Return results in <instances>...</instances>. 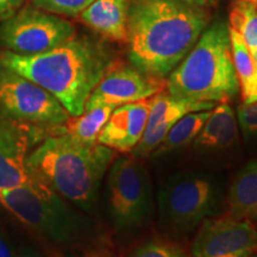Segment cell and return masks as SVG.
I'll use <instances>...</instances> for the list:
<instances>
[{
  "instance_id": "cell-26",
  "label": "cell",
  "mask_w": 257,
  "mask_h": 257,
  "mask_svg": "<svg viewBox=\"0 0 257 257\" xmlns=\"http://www.w3.org/2000/svg\"><path fill=\"white\" fill-rule=\"evenodd\" d=\"M27 0H0V22L15 15Z\"/></svg>"
},
{
  "instance_id": "cell-10",
  "label": "cell",
  "mask_w": 257,
  "mask_h": 257,
  "mask_svg": "<svg viewBox=\"0 0 257 257\" xmlns=\"http://www.w3.org/2000/svg\"><path fill=\"white\" fill-rule=\"evenodd\" d=\"M166 87L163 79L148 75L133 64L112 61L86 102L85 110L96 106L113 107L152 98Z\"/></svg>"
},
{
  "instance_id": "cell-8",
  "label": "cell",
  "mask_w": 257,
  "mask_h": 257,
  "mask_svg": "<svg viewBox=\"0 0 257 257\" xmlns=\"http://www.w3.org/2000/svg\"><path fill=\"white\" fill-rule=\"evenodd\" d=\"M0 115L47 128L63 124L70 114L53 94L12 69L0 66Z\"/></svg>"
},
{
  "instance_id": "cell-22",
  "label": "cell",
  "mask_w": 257,
  "mask_h": 257,
  "mask_svg": "<svg viewBox=\"0 0 257 257\" xmlns=\"http://www.w3.org/2000/svg\"><path fill=\"white\" fill-rule=\"evenodd\" d=\"M94 0H32L36 8L64 17H76L81 15Z\"/></svg>"
},
{
  "instance_id": "cell-2",
  "label": "cell",
  "mask_w": 257,
  "mask_h": 257,
  "mask_svg": "<svg viewBox=\"0 0 257 257\" xmlns=\"http://www.w3.org/2000/svg\"><path fill=\"white\" fill-rule=\"evenodd\" d=\"M112 61L104 44L78 36L35 55L0 51V66L43 87L72 117L85 112L89 95Z\"/></svg>"
},
{
  "instance_id": "cell-14",
  "label": "cell",
  "mask_w": 257,
  "mask_h": 257,
  "mask_svg": "<svg viewBox=\"0 0 257 257\" xmlns=\"http://www.w3.org/2000/svg\"><path fill=\"white\" fill-rule=\"evenodd\" d=\"M128 9L130 0H94L80 19L104 38L126 43Z\"/></svg>"
},
{
  "instance_id": "cell-27",
  "label": "cell",
  "mask_w": 257,
  "mask_h": 257,
  "mask_svg": "<svg viewBox=\"0 0 257 257\" xmlns=\"http://www.w3.org/2000/svg\"><path fill=\"white\" fill-rule=\"evenodd\" d=\"M0 257H18L4 231L0 230Z\"/></svg>"
},
{
  "instance_id": "cell-25",
  "label": "cell",
  "mask_w": 257,
  "mask_h": 257,
  "mask_svg": "<svg viewBox=\"0 0 257 257\" xmlns=\"http://www.w3.org/2000/svg\"><path fill=\"white\" fill-rule=\"evenodd\" d=\"M239 88L242 92L243 104L257 102V70L245 82L240 83Z\"/></svg>"
},
{
  "instance_id": "cell-6",
  "label": "cell",
  "mask_w": 257,
  "mask_h": 257,
  "mask_svg": "<svg viewBox=\"0 0 257 257\" xmlns=\"http://www.w3.org/2000/svg\"><path fill=\"white\" fill-rule=\"evenodd\" d=\"M219 199L214 178L198 172L179 173L167 180L159 193L161 221L170 232L188 233L214 213Z\"/></svg>"
},
{
  "instance_id": "cell-28",
  "label": "cell",
  "mask_w": 257,
  "mask_h": 257,
  "mask_svg": "<svg viewBox=\"0 0 257 257\" xmlns=\"http://www.w3.org/2000/svg\"><path fill=\"white\" fill-rule=\"evenodd\" d=\"M174 2L184 3V4L198 6V8H206V6L214 5L218 0H174Z\"/></svg>"
},
{
  "instance_id": "cell-29",
  "label": "cell",
  "mask_w": 257,
  "mask_h": 257,
  "mask_svg": "<svg viewBox=\"0 0 257 257\" xmlns=\"http://www.w3.org/2000/svg\"><path fill=\"white\" fill-rule=\"evenodd\" d=\"M18 257H38V256H37V255H35V253H32V252L24 251V252H22L21 255H19Z\"/></svg>"
},
{
  "instance_id": "cell-5",
  "label": "cell",
  "mask_w": 257,
  "mask_h": 257,
  "mask_svg": "<svg viewBox=\"0 0 257 257\" xmlns=\"http://www.w3.org/2000/svg\"><path fill=\"white\" fill-rule=\"evenodd\" d=\"M0 204L40 240L60 250L87 251L92 240L89 225L34 176L19 187L2 189Z\"/></svg>"
},
{
  "instance_id": "cell-32",
  "label": "cell",
  "mask_w": 257,
  "mask_h": 257,
  "mask_svg": "<svg viewBox=\"0 0 257 257\" xmlns=\"http://www.w3.org/2000/svg\"><path fill=\"white\" fill-rule=\"evenodd\" d=\"M252 257H257V252H256V253H253Z\"/></svg>"
},
{
  "instance_id": "cell-17",
  "label": "cell",
  "mask_w": 257,
  "mask_h": 257,
  "mask_svg": "<svg viewBox=\"0 0 257 257\" xmlns=\"http://www.w3.org/2000/svg\"><path fill=\"white\" fill-rule=\"evenodd\" d=\"M217 102L194 101L188 99H179L170 95L168 92H160L150 98V110L144 134L152 131L156 125L165 120L180 119L191 112L210 111ZM143 134V135H144Z\"/></svg>"
},
{
  "instance_id": "cell-1",
  "label": "cell",
  "mask_w": 257,
  "mask_h": 257,
  "mask_svg": "<svg viewBox=\"0 0 257 257\" xmlns=\"http://www.w3.org/2000/svg\"><path fill=\"white\" fill-rule=\"evenodd\" d=\"M208 21L204 8L174 0H130L131 64L144 74L163 79L187 56Z\"/></svg>"
},
{
  "instance_id": "cell-4",
  "label": "cell",
  "mask_w": 257,
  "mask_h": 257,
  "mask_svg": "<svg viewBox=\"0 0 257 257\" xmlns=\"http://www.w3.org/2000/svg\"><path fill=\"white\" fill-rule=\"evenodd\" d=\"M167 91L179 99L230 101L239 92L229 28L223 22L206 27L197 43L169 74Z\"/></svg>"
},
{
  "instance_id": "cell-18",
  "label": "cell",
  "mask_w": 257,
  "mask_h": 257,
  "mask_svg": "<svg viewBox=\"0 0 257 257\" xmlns=\"http://www.w3.org/2000/svg\"><path fill=\"white\" fill-rule=\"evenodd\" d=\"M114 108L113 106L102 105L85 110V112L78 117L70 115L63 124L50 128L49 136L66 134L81 142L94 143Z\"/></svg>"
},
{
  "instance_id": "cell-3",
  "label": "cell",
  "mask_w": 257,
  "mask_h": 257,
  "mask_svg": "<svg viewBox=\"0 0 257 257\" xmlns=\"http://www.w3.org/2000/svg\"><path fill=\"white\" fill-rule=\"evenodd\" d=\"M36 146L27 157L29 174L76 206L91 210L113 161V150L66 134L51 135Z\"/></svg>"
},
{
  "instance_id": "cell-7",
  "label": "cell",
  "mask_w": 257,
  "mask_h": 257,
  "mask_svg": "<svg viewBox=\"0 0 257 257\" xmlns=\"http://www.w3.org/2000/svg\"><path fill=\"white\" fill-rule=\"evenodd\" d=\"M107 199L115 229L135 230L149 220L153 206L152 185L148 170L136 157L120 156L112 161Z\"/></svg>"
},
{
  "instance_id": "cell-9",
  "label": "cell",
  "mask_w": 257,
  "mask_h": 257,
  "mask_svg": "<svg viewBox=\"0 0 257 257\" xmlns=\"http://www.w3.org/2000/svg\"><path fill=\"white\" fill-rule=\"evenodd\" d=\"M75 36L70 22L36 6H24L0 22V46L19 55L44 53Z\"/></svg>"
},
{
  "instance_id": "cell-31",
  "label": "cell",
  "mask_w": 257,
  "mask_h": 257,
  "mask_svg": "<svg viewBox=\"0 0 257 257\" xmlns=\"http://www.w3.org/2000/svg\"><path fill=\"white\" fill-rule=\"evenodd\" d=\"M243 2H250V3H255V4H257V0H243Z\"/></svg>"
},
{
  "instance_id": "cell-30",
  "label": "cell",
  "mask_w": 257,
  "mask_h": 257,
  "mask_svg": "<svg viewBox=\"0 0 257 257\" xmlns=\"http://www.w3.org/2000/svg\"><path fill=\"white\" fill-rule=\"evenodd\" d=\"M250 53H251V56H252V59H253V62H255L256 67H257V47L255 48V49H252L251 51H250Z\"/></svg>"
},
{
  "instance_id": "cell-12",
  "label": "cell",
  "mask_w": 257,
  "mask_h": 257,
  "mask_svg": "<svg viewBox=\"0 0 257 257\" xmlns=\"http://www.w3.org/2000/svg\"><path fill=\"white\" fill-rule=\"evenodd\" d=\"M46 137L47 128L0 115V191L19 187L31 179L27 157Z\"/></svg>"
},
{
  "instance_id": "cell-20",
  "label": "cell",
  "mask_w": 257,
  "mask_h": 257,
  "mask_svg": "<svg viewBox=\"0 0 257 257\" xmlns=\"http://www.w3.org/2000/svg\"><path fill=\"white\" fill-rule=\"evenodd\" d=\"M230 28L236 30L251 51L257 47V4L237 0L230 10Z\"/></svg>"
},
{
  "instance_id": "cell-15",
  "label": "cell",
  "mask_w": 257,
  "mask_h": 257,
  "mask_svg": "<svg viewBox=\"0 0 257 257\" xmlns=\"http://www.w3.org/2000/svg\"><path fill=\"white\" fill-rule=\"evenodd\" d=\"M238 140L237 117L229 101H220L210 111L193 146L201 152L229 149Z\"/></svg>"
},
{
  "instance_id": "cell-21",
  "label": "cell",
  "mask_w": 257,
  "mask_h": 257,
  "mask_svg": "<svg viewBox=\"0 0 257 257\" xmlns=\"http://www.w3.org/2000/svg\"><path fill=\"white\" fill-rule=\"evenodd\" d=\"M229 36L234 70H236L240 85L245 82L250 76H252V74L257 70V67L253 62L249 48L246 47L245 42L243 41L238 32L233 30L232 28H229Z\"/></svg>"
},
{
  "instance_id": "cell-11",
  "label": "cell",
  "mask_w": 257,
  "mask_h": 257,
  "mask_svg": "<svg viewBox=\"0 0 257 257\" xmlns=\"http://www.w3.org/2000/svg\"><path fill=\"white\" fill-rule=\"evenodd\" d=\"M257 252L253 221L224 216L207 219L192 244V257H252Z\"/></svg>"
},
{
  "instance_id": "cell-23",
  "label": "cell",
  "mask_w": 257,
  "mask_h": 257,
  "mask_svg": "<svg viewBox=\"0 0 257 257\" xmlns=\"http://www.w3.org/2000/svg\"><path fill=\"white\" fill-rule=\"evenodd\" d=\"M127 257H188L174 244L150 240L140 245L130 252Z\"/></svg>"
},
{
  "instance_id": "cell-16",
  "label": "cell",
  "mask_w": 257,
  "mask_h": 257,
  "mask_svg": "<svg viewBox=\"0 0 257 257\" xmlns=\"http://www.w3.org/2000/svg\"><path fill=\"white\" fill-rule=\"evenodd\" d=\"M225 216L237 220H257V161L244 166L233 178Z\"/></svg>"
},
{
  "instance_id": "cell-13",
  "label": "cell",
  "mask_w": 257,
  "mask_h": 257,
  "mask_svg": "<svg viewBox=\"0 0 257 257\" xmlns=\"http://www.w3.org/2000/svg\"><path fill=\"white\" fill-rule=\"evenodd\" d=\"M150 110V98L115 107L96 142L120 153L133 152L142 140Z\"/></svg>"
},
{
  "instance_id": "cell-19",
  "label": "cell",
  "mask_w": 257,
  "mask_h": 257,
  "mask_svg": "<svg viewBox=\"0 0 257 257\" xmlns=\"http://www.w3.org/2000/svg\"><path fill=\"white\" fill-rule=\"evenodd\" d=\"M210 111L191 112L180 118L168 131L162 142L155 148V150L152 153L153 156L159 157L167 155L188 146L189 143H193L199 131L201 130L205 120L207 119Z\"/></svg>"
},
{
  "instance_id": "cell-24",
  "label": "cell",
  "mask_w": 257,
  "mask_h": 257,
  "mask_svg": "<svg viewBox=\"0 0 257 257\" xmlns=\"http://www.w3.org/2000/svg\"><path fill=\"white\" fill-rule=\"evenodd\" d=\"M237 120L245 137L257 136V102L240 105L237 108Z\"/></svg>"
}]
</instances>
